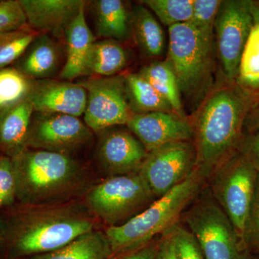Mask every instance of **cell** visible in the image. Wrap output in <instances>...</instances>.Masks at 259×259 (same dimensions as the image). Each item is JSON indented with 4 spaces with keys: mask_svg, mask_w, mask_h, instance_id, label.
I'll return each mask as SVG.
<instances>
[{
    "mask_svg": "<svg viewBox=\"0 0 259 259\" xmlns=\"http://www.w3.org/2000/svg\"><path fill=\"white\" fill-rule=\"evenodd\" d=\"M101 228L83 199L45 205L16 202L0 212L3 259L49 253Z\"/></svg>",
    "mask_w": 259,
    "mask_h": 259,
    "instance_id": "1",
    "label": "cell"
},
{
    "mask_svg": "<svg viewBox=\"0 0 259 259\" xmlns=\"http://www.w3.org/2000/svg\"><path fill=\"white\" fill-rule=\"evenodd\" d=\"M12 160L16 202L25 205L81 200L100 181L92 165L74 156L27 148Z\"/></svg>",
    "mask_w": 259,
    "mask_h": 259,
    "instance_id": "2",
    "label": "cell"
},
{
    "mask_svg": "<svg viewBox=\"0 0 259 259\" xmlns=\"http://www.w3.org/2000/svg\"><path fill=\"white\" fill-rule=\"evenodd\" d=\"M250 110L248 95L236 82L214 88L191 120L197 166L208 174L238 152Z\"/></svg>",
    "mask_w": 259,
    "mask_h": 259,
    "instance_id": "3",
    "label": "cell"
},
{
    "mask_svg": "<svg viewBox=\"0 0 259 259\" xmlns=\"http://www.w3.org/2000/svg\"><path fill=\"white\" fill-rule=\"evenodd\" d=\"M209 175L196 167L190 176L122 226L105 228L113 255L147 244L180 223L207 183Z\"/></svg>",
    "mask_w": 259,
    "mask_h": 259,
    "instance_id": "4",
    "label": "cell"
},
{
    "mask_svg": "<svg viewBox=\"0 0 259 259\" xmlns=\"http://www.w3.org/2000/svg\"><path fill=\"white\" fill-rule=\"evenodd\" d=\"M214 36L202 33L190 23L168 28L166 61L173 70L184 95L196 110L213 87Z\"/></svg>",
    "mask_w": 259,
    "mask_h": 259,
    "instance_id": "5",
    "label": "cell"
},
{
    "mask_svg": "<svg viewBox=\"0 0 259 259\" xmlns=\"http://www.w3.org/2000/svg\"><path fill=\"white\" fill-rule=\"evenodd\" d=\"M180 221L198 242L205 259H254L207 185L187 207Z\"/></svg>",
    "mask_w": 259,
    "mask_h": 259,
    "instance_id": "6",
    "label": "cell"
},
{
    "mask_svg": "<svg viewBox=\"0 0 259 259\" xmlns=\"http://www.w3.org/2000/svg\"><path fill=\"white\" fill-rule=\"evenodd\" d=\"M156 199L139 172L100 181L83 198L105 228L122 226Z\"/></svg>",
    "mask_w": 259,
    "mask_h": 259,
    "instance_id": "7",
    "label": "cell"
},
{
    "mask_svg": "<svg viewBox=\"0 0 259 259\" xmlns=\"http://www.w3.org/2000/svg\"><path fill=\"white\" fill-rule=\"evenodd\" d=\"M258 172L237 152L213 170L207 186L244 244Z\"/></svg>",
    "mask_w": 259,
    "mask_h": 259,
    "instance_id": "8",
    "label": "cell"
},
{
    "mask_svg": "<svg viewBox=\"0 0 259 259\" xmlns=\"http://www.w3.org/2000/svg\"><path fill=\"white\" fill-rule=\"evenodd\" d=\"M254 20L251 0H222L214 25L216 55L225 80L236 82Z\"/></svg>",
    "mask_w": 259,
    "mask_h": 259,
    "instance_id": "9",
    "label": "cell"
},
{
    "mask_svg": "<svg viewBox=\"0 0 259 259\" xmlns=\"http://www.w3.org/2000/svg\"><path fill=\"white\" fill-rule=\"evenodd\" d=\"M95 141V133L79 117L34 112L27 148L80 158Z\"/></svg>",
    "mask_w": 259,
    "mask_h": 259,
    "instance_id": "10",
    "label": "cell"
},
{
    "mask_svg": "<svg viewBox=\"0 0 259 259\" xmlns=\"http://www.w3.org/2000/svg\"><path fill=\"white\" fill-rule=\"evenodd\" d=\"M79 83L88 94L83 120L95 134L127 125L134 113L126 95L125 76L93 77Z\"/></svg>",
    "mask_w": 259,
    "mask_h": 259,
    "instance_id": "11",
    "label": "cell"
},
{
    "mask_svg": "<svg viewBox=\"0 0 259 259\" xmlns=\"http://www.w3.org/2000/svg\"><path fill=\"white\" fill-rule=\"evenodd\" d=\"M95 136L92 167L100 181L139 171L148 153L127 127L115 126Z\"/></svg>",
    "mask_w": 259,
    "mask_h": 259,
    "instance_id": "12",
    "label": "cell"
},
{
    "mask_svg": "<svg viewBox=\"0 0 259 259\" xmlns=\"http://www.w3.org/2000/svg\"><path fill=\"white\" fill-rule=\"evenodd\" d=\"M196 167L193 141H179L148 152L139 172L158 199L187 180Z\"/></svg>",
    "mask_w": 259,
    "mask_h": 259,
    "instance_id": "13",
    "label": "cell"
},
{
    "mask_svg": "<svg viewBox=\"0 0 259 259\" xmlns=\"http://www.w3.org/2000/svg\"><path fill=\"white\" fill-rule=\"evenodd\" d=\"M126 127L142 143L148 153L166 144L194 139L191 120L174 112L134 114Z\"/></svg>",
    "mask_w": 259,
    "mask_h": 259,
    "instance_id": "14",
    "label": "cell"
},
{
    "mask_svg": "<svg viewBox=\"0 0 259 259\" xmlns=\"http://www.w3.org/2000/svg\"><path fill=\"white\" fill-rule=\"evenodd\" d=\"M28 99L34 111L79 117L84 114L88 94L80 84L65 80H32Z\"/></svg>",
    "mask_w": 259,
    "mask_h": 259,
    "instance_id": "15",
    "label": "cell"
},
{
    "mask_svg": "<svg viewBox=\"0 0 259 259\" xmlns=\"http://www.w3.org/2000/svg\"><path fill=\"white\" fill-rule=\"evenodd\" d=\"M27 24L39 33L64 37L70 23L86 6L83 0H19Z\"/></svg>",
    "mask_w": 259,
    "mask_h": 259,
    "instance_id": "16",
    "label": "cell"
},
{
    "mask_svg": "<svg viewBox=\"0 0 259 259\" xmlns=\"http://www.w3.org/2000/svg\"><path fill=\"white\" fill-rule=\"evenodd\" d=\"M63 51L60 44L48 34H39L15 65L31 80L51 79L62 70Z\"/></svg>",
    "mask_w": 259,
    "mask_h": 259,
    "instance_id": "17",
    "label": "cell"
},
{
    "mask_svg": "<svg viewBox=\"0 0 259 259\" xmlns=\"http://www.w3.org/2000/svg\"><path fill=\"white\" fill-rule=\"evenodd\" d=\"M34 112L28 98L0 111V155L13 158L26 149Z\"/></svg>",
    "mask_w": 259,
    "mask_h": 259,
    "instance_id": "18",
    "label": "cell"
},
{
    "mask_svg": "<svg viewBox=\"0 0 259 259\" xmlns=\"http://www.w3.org/2000/svg\"><path fill=\"white\" fill-rule=\"evenodd\" d=\"M85 7L65 31L66 59L60 74V77L65 81H71L84 75L88 54L95 42L93 32L87 23Z\"/></svg>",
    "mask_w": 259,
    "mask_h": 259,
    "instance_id": "19",
    "label": "cell"
},
{
    "mask_svg": "<svg viewBox=\"0 0 259 259\" xmlns=\"http://www.w3.org/2000/svg\"><path fill=\"white\" fill-rule=\"evenodd\" d=\"M93 13L97 35L118 42L131 36V13L120 0L93 1Z\"/></svg>",
    "mask_w": 259,
    "mask_h": 259,
    "instance_id": "20",
    "label": "cell"
},
{
    "mask_svg": "<svg viewBox=\"0 0 259 259\" xmlns=\"http://www.w3.org/2000/svg\"><path fill=\"white\" fill-rule=\"evenodd\" d=\"M128 60V54L120 42L111 39L95 41L89 53L83 76H115L125 69Z\"/></svg>",
    "mask_w": 259,
    "mask_h": 259,
    "instance_id": "21",
    "label": "cell"
},
{
    "mask_svg": "<svg viewBox=\"0 0 259 259\" xmlns=\"http://www.w3.org/2000/svg\"><path fill=\"white\" fill-rule=\"evenodd\" d=\"M111 246L105 228L86 233L59 249L24 259H110Z\"/></svg>",
    "mask_w": 259,
    "mask_h": 259,
    "instance_id": "22",
    "label": "cell"
},
{
    "mask_svg": "<svg viewBox=\"0 0 259 259\" xmlns=\"http://www.w3.org/2000/svg\"><path fill=\"white\" fill-rule=\"evenodd\" d=\"M131 32L144 55L162 56L165 49L164 32L155 15L144 5L135 7L131 13Z\"/></svg>",
    "mask_w": 259,
    "mask_h": 259,
    "instance_id": "23",
    "label": "cell"
},
{
    "mask_svg": "<svg viewBox=\"0 0 259 259\" xmlns=\"http://www.w3.org/2000/svg\"><path fill=\"white\" fill-rule=\"evenodd\" d=\"M125 83L127 101L133 113L174 112L169 104L139 72L125 75Z\"/></svg>",
    "mask_w": 259,
    "mask_h": 259,
    "instance_id": "24",
    "label": "cell"
},
{
    "mask_svg": "<svg viewBox=\"0 0 259 259\" xmlns=\"http://www.w3.org/2000/svg\"><path fill=\"white\" fill-rule=\"evenodd\" d=\"M139 73L169 104L175 114L186 117L178 81L166 60L153 61L143 67Z\"/></svg>",
    "mask_w": 259,
    "mask_h": 259,
    "instance_id": "25",
    "label": "cell"
},
{
    "mask_svg": "<svg viewBox=\"0 0 259 259\" xmlns=\"http://www.w3.org/2000/svg\"><path fill=\"white\" fill-rule=\"evenodd\" d=\"M254 24L242 55L236 83L245 92L251 91L259 81V20Z\"/></svg>",
    "mask_w": 259,
    "mask_h": 259,
    "instance_id": "26",
    "label": "cell"
},
{
    "mask_svg": "<svg viewBox=\"0 0 259 259\" xmlns=\"http://www.w3.org/2000/svg\"><path fill=\"white\" fill-rule=\"evenodd\" d=\"M140 3L168 28L190 23L193 15V0H144Z\"/></svg>",
    "mask_w": 259,
    "mask_h": 259,
    "instance_id": "27",
    "label": "cell"
},
{
    "mask_svg": "<svg viewBox=\"0 0 259 259\" xmlns=\"http://www.w3.org/2000/svg\"><path fill=\"white\" fill-rule=\"evenodd\" d=\"M39 32L28 25L0 35V69L9 67L25 54Z\"/></svg>",
    "mask_w": 259,
    "mask_h": 259,
    "instance_id": "28",
    "label": "cell"
},
{
    "mask_svg": "<svg viewBox=\"0 0 259 259\" xmlns=\"http://www.w3.org/2000/svg\"><path fill=\"white\" fill-rule=\"evenodd\" d=\"M31 83L15 67L0 69V111L28 98Z\"/></svg>",
    "mask_w": 259,
    "mask_h": 259,
    "instance_id": "29",
    "label": "cell"
},
{
    "mask_svg": "<svg viewBox=\"0 0 259 259\" xmlns=\"http://www.w3.org/2000/svg\"><path fill=\"white\" fill-rule=\"evenodd\" d=\"M178 259H205L198 242L181 222L169 231Z\"/></svg>",
    "mask_w": 259,
    "mask_h": 259,
    "instance_id": "30",
    "label": "cell"
},
{
    "mask_svg": "<svg viewBox=\"0 0 259 259\" xmlns=\"http://www.w3.org/2000/svg\"><path fill=\"white\" fill-rule=\"evenodd\" d=\"M222 0H193L190 23L202 33L214 36V25Z\"/></svg>",
    "mask_w": 259,
    "mask_h": 259,
    "instance_id": "31",
    "label": "cell"
},
{
    "mask_svg": "<svg viewBox=\"0 0 259 259\" xmlns=\"http://www.w3.org/2000/svg\"><path fill=\"white\" fill-rule=\"evenodd\" d=\"M16 203V180L13 160L0 155V212Z\"/></svg>",
    "mask_w": 259,
    "mask_h": 259,
    "instance_id": "32",
    "label": "cell"
},
{
    "mask_svg": "<svg viewBox=\"0 0 259 259\" xmlns=\"http://www.w3.org/2000/svg\"><path fill=\"white\" fill-rule=\"evenodd\" d=\"M27 25L26 17L19 0L0 1V35Z\"/></svg>",
    "mask_w": 259,
    "mask_h": 259,
    "instance_id": "33",
    "label": "cell"
},
{
    "mask_svg": "<svg viewBox=\"0 0 259 259\" xmlns=\"http://www.w3.org/2000/svg\"><path fill=\"white\" fill-rule=\"evenodd\" d=\"M244 244L253 258H259V173L254 199L245 230Z\"/></svg>",
    "mask_w": 259,
    "mask_h": 259,
    "instance_id": "34",
    "label": "cell"
},
{
    "mask_svg": "<svg viewBox=\"0 0 259 259\" xmlns=\"http://www.w3.org/2000/svg\"><path fill=\"white\" fill-rule=\"evenodd\" d=\"M238 153L259 173V131L244 134Z\"/></svg>",
    "mask_w": 259,
    "mask_h": 259,
    "instance_id": "35",
    "label": "cell"
},
{
    "mask_svg": "<svg viewBox=\"0 0 259 259\" xmlns=\"http://www.w3.org/2000/svg\"><path fill=\"white\" fill-rule=\"evenodd\" d=\"M160 237L143 246L113 255L110 259H156Z\"/></svg>",
    "mask_w": 259,
    "mask_h": 259,
    "instance_id": "36",
    "label": "cell"
},
{
    "mask_svg": "<svg viewBox=\"0 0 259 259\" xmlns=\"http://www.w3.org/2000/svg\"><path fill=\"white\" fill-rule=\"evenodd\" d=\"M156 259H178L173 240L168 231L160 237Z\"/></svg>",
    "mask_w": 259,
    "mask_h": 259,
    "instance_id": "37",
    "label": "cell"
},
{
    "mask_svg": "<svg viewBox=\"0 0 259 259\" xmlns=\"http://www.w3.org/2000/svg\"><path fill=\"white\" fill-rule=\"evenodd\" d=\"M244 134H251L259 131V104L250 109L245 117L244 126H243Z\"/></svg>",
    "mask_w": 259,
    "mask_h": 259,
    "instance_id": "38",
    "label": "cell"
},
{
    "mask_svg": "<svg viewBox=\"0 0 259 259\" xmlns=\"http://www.w3.org/2000/svg\"><path fill=\"white\" fill-rule=\"evenodd\" d=\"M251 10L253 13V18L259 20V1L258 0H251ZM259 90V81L255 83L254 86L252 88L251 91L255 92Z\"/></svg>",
    "mask_w": 259,
    "mask_h": 259,
    "instance_id": "39",
    "label": "cell"
},
{
    "mask_svg": "<svg viewBox=\"0 0 259 259\" xmlns=\"http://www.w3.org/2000/svg\"><path fill=\"white\" fill-rule=\"evenodd\" d=\"M246 93L247 95H248V103H249L250 109L255 107V105H258L259 90H257V91L255 92H250V93L246 92Z\"/></svg>",
    "mask_w": 259,
    "mask_h": 259,
    "instance_id": "40",
    "label": "cell"
},
{
    "mask_svg": "<svg viewBox=\"0 0 259 259\" xmlns=\"http://www.w3.org/2000/svg\"><path fill=\"white\" fill-rule=\"evenodd\" d=\"M0 259H3V248H2L1 238H0Z\"/></svg>",
    "mask_w": 259,
    "mask_h": 259,
    "instance_id": "41",
    "label": "cell"
},
{
    "mask_svg": "<svg viewBox=\"0 0 259 259\" xmlns=\"http://www.w3.org/2000/svg\"><path fill=\"white\" fill-rule=\"evenodd\" d=\"M254 259H259V258H254Z\"/></svg>",
    "mask_w": 259,
    "mask_h": 259,
    "instance_id": "42",
    "label": "cell"
}]
</instances>
